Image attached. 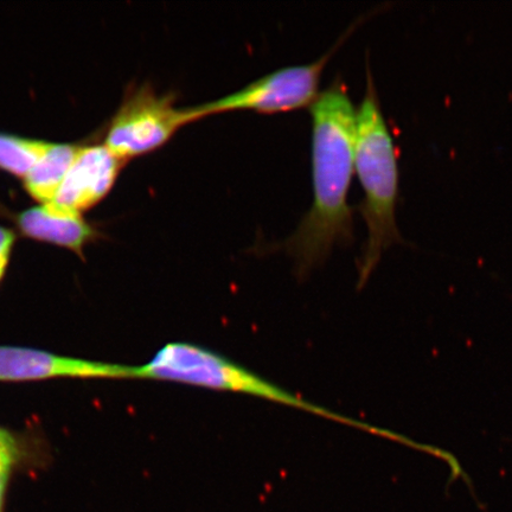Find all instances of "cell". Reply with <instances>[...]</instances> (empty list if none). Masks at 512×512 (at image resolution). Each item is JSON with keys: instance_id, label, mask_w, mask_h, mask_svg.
<instances>
[{"instance_id": "1", "label": "cell", "mask_w": 512, "mask_h": 512, "mask_svg": "<svg viewBox=\"0 0 512 512\" xmlns=\"http://www.w3.org/2000/svg\"><path fill=\"white\" fill-rule=\"evenodd\" d=\"M313 201L278 248L291 255L299 277L322 265L338 245L354 239L348 194L355 170L357 110L337 78L311 106Z\"/></svg>"}, {"instance_id": "2", "label": "cell", "mask_w": 512, "mask_h": 512, "mask_svg": "<svg viewBox=\"0 0 512 512\" xmlns=\"http://www.w3.org/2000/svg\"><path fill=\"white\" fill-rule=\"evenodd\" d=\"M355 170L364 191L360 211L368 229L366 248L358 265V290H361L379 265L382 254L396 243H403L395 216L399 194L398 156L369 67L367 91L357 110Z\"/></svg>"}, {"instance_id": "3", "label": "cell", "mask_w": 512, "mask_h": 512, "mask_svg": "<svg viewBox=\"0 0 512 512\" xmlns=\"http://www.w3.org/2000/svg\"><path fill=\"white\" fill-rule=\"evenodd\" d=\"M130 380L188 384L217 392L253 396L278 405L298 409L326 420L362 430V421L348 418L328 408L288 392L254 371L214 350L188 342L165 344L149 362L131 366Z\"/></svg>"}, {"instance_id": "4", "label": "cell", "mask_w": 512, "mask_h": 512, "mask_svg": "<svg viewBox=\"0 0 512 512\" xmlns=\"http://www.w3.org/2000/svg\"><path fill=\"white\" fill-rule=\"evenodd\" d=\"M177 99L175 92L159 93L150 83L131 86L107 127L104 145L126 163L159 150L189 125Z\"/></svg>"}, {"instance_id": "5", "label": "cell", "mask_w": 512, "mask_h": 512, "mask_svg": "<svg viewBox=\"0 0 512 512\" xmlns=\"http://www.w3.org/2000/svg\"><path fill=\"white\" fill-rule=\"evenodd\" d=\"M342 40L334 49L320 56L315 62L274 70L232 94L204 104L185 107L189 124L208 117L233 111H253L260 114H277L312 106L319 96L323 70Z\"/></svg>"}, {"instance_id": "6", "label": "cell", "mask_w": 512, "mask_h": 512, "mask_svg": "<svg viewBox=\"0 0 512 512\" xmlns=\"http://www.w3.org/2000/svg\"><path fill=\"white\" fill-rule=\"evenodd\" d=\"M57 379L128 380L130 366L82 360L34 348L0 345V382L24 383Z\"/></svg>"}, {"instance_id": "7", "label": "cell", "mask_w": 512, "mask_h": 512, "mask_svg": "<svg viewBox=\"0 0 512 512\" xmlns=\"http://www.w3.org/2000/svg\"><path fill=\"white\" fill-rule=\"evenodd\" d=\"M126 164L104 144L83 145L54 202L76 213L91 210L110 194Z\"/></svg>"}, {"instance_id": "8", "label": "cell", "mask_w": 512, "mask_h": 512, "mask_svg": "<svg viewBox=\"0 0 512 512\" xmlns=\"http://www.w3.org/2000/svg\"><path fill=\"white\" fill-rule=\"evenodd\" d=\"M10 217L23 238L68 249L82 260L86 248L101 239L99 230L83 214L55 202L37 204Z\"/></svg>"}, {"instance_id": "9", "label": "cell", "mask_w": 512, "mask_h": 512, "mask_svg": "<svg viewBox=\"0 0 512 512\" xmlns=\"http://www.w3.org/2000/svg\"><path fill=\"white\" fill-rule=\"evenodd\" d=\"M82 146L81 144L50 143L44 155L22 179L23 188L32 200L38 204L54 202Z\"/></svg>"}, {"instance_id": "10", "label": "cell", "mask_w": 512, "mask_h": 512, "mask_svg": "<svg viewBox=\"0 0 512 512\" xmlns=\"http://www.w3.org/2000/svg\"><path fill=\"white\" fill-rule=\"evenodd\" d=\"M49 145L50 142L46 140L0 132V170L23 179Z\"/></svg>"}, {"instance_id": "11", "label": "cell", "mask_w": 512, "mask_h": 512, "mask_svg": "<svg viewBox=\"0 0 512 512\" xmlns=\"http://www.w3.org/2000/svg\"><path fill=\"white\" fill-rule=\"evenodd\" d=\"M43 456L38 446L32 443L28 435H21L0 426V462L21 467L40 466Z\"/></svg>"}, {"instance_id": "12", "label": "cell", "mask_w": 512, "mask_h": 512, "mask_svg": "<svg viewBox=\"0 0 512 512\" xmlns=\"http://www.w3.org/2000/svg\"><path fill=\"white\" fill-rule=\"evenodd\" d=\"M17 238L18 235L14 229L0 226V286L8 273Z\"/></svg>"}, {"instance_id": "13", "label": "cell", "mask_w": 512, "mask_h": 512, "mask_svg": "<svg viewBox=\"0 0 512 512\" xmlns=\"http://www.w3.org/2000/svg\"><path fill=\"white\" fill-rule=\"evenodd\" d=\"M15 470L14 465L0 462V512H5L6 496H8L10 480Z\"/></svg>"}]
</instances>
